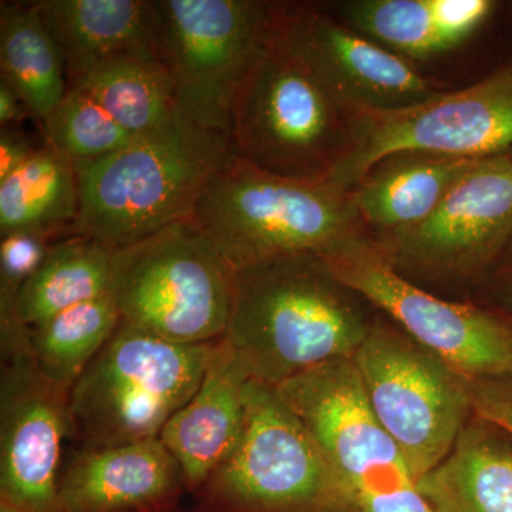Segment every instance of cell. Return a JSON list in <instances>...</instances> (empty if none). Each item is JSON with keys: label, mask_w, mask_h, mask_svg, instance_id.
Wrapping results in <instances>:
<instances>
[{"label": "cell", "mask_w": 512, "mask_h": 512, "mask_svg": "<svg viewBox=\"0 0 512 512\" xmlns=\"http://www.w3.org/2000/svg\"><path fill=\"white\" fill-rule=\"evenodd\" d=\"M0 69L42 123L70 90L62 53L33 2L2 3Z\"/></svg>", "instance_id": "cell-23"}, {"label": "cell", "mask_w": 512, "mask_h": 512, "mask_svg": "<svg viewBox=\"0 0 512 512\" xmlns=\"http://www.w3.org/2000/svg\"><path fill=\"white\" fill-rule=\"evenodd\" d=\"M510 156H511V158H512V150L510 151Z\"/></svg>", "instance_id": "cell-36"}, {"label": "cell", "mask_w": 512, "mask_h": 512, "mask_svg": "<svg viewBox=\"0 0 512 512\" xmlns=\"http://www.w3.org/2000/svg\"><path fill=\"white\" fill-rule=\"evenodd\" d=\"M471 407L480 417L512 439V376L468 380Z\"/></svg>", "instance_id": "cell-30"}, {"label": "cell", "mask_w": 512, "mask_h": 512, "mask_svg": "<svg viewBox=\"0 0 512 512\" xmlns=\"http://www.w3.org/2000/svg\"><path fill=\"white\" fill-rule=\"evenodd\" d=\"M360 301L319 255L269 259L235 272L225 339L252 380L276 387L353 359L373 325Z\"/></svg>", "instance_id": "cell-1"}, {"label": "cell", "mask_w": 512, "mask_h": 512, "mask_svg": "<svg viewBox=\"0 0 512 512\" xmlns=\"http://www.w3.org/2000/svg\"><path fill=\"white\" fill-rule=\"evenodd\" d=\"M113 255L114 249L82 235L53 242L16 296L20 322L35 328L64 309L109 293Z\"/></svg>", "instance_id": "cell-24"}, {"label": "cell", "mask_w": 512, "mask_h": 512, "mask_svg": "<svg viewBox=\"0 0 512 512\" xmlns=\"http://www.w3.org/2000/svg\"><path fill=\"white\" fill-rule=\"evenodd\" d=\"M476 161L421 151L384 157L350 190L363 227L382 235L426 220Z\"/></svg>", "instance_id": "cell-19"}, {"label": "cell", "mask_w": 512, "mask_h": 512, "mask_svg": "<svg viewBox=\"0 0 512 512\" xmlns=\"http://www.w3.org/2000/svg\"><path fill=\"white\" fill-rule=\"evenodd\" d=\"M342 15L349 28L409 62L441 53L430 0H356Z\"/></svg>", "instance_id": "cell-26"}, {"label": "cell", "mask_w": 512, "mask_h": 512, "mask_svg": "<svg viewBox=\"0 0 512 512\" xmlns=\"http://www.w3.org/2000/svg\"><path fill=\"white\" fill-rule=\"evenodd\" d=\"M508 301H510V305H511V308H512V288H511V291H510V299H508Z\"/></svg>", "instance_id": "cell-34"}, {"label": "cell", "mask_w": 512, "mask_h": 512, "mask_svg": "<svg viewBox=\"0 0 512 512\" xmlns=\"http://www.w3.org/2000/svg\"><path fill=\"white\" fill-rule=\"evenodd\" d=\"M32 116L18 93L0 77V127H20L26 117Z\"/></svg>", "instance_id": "cell-32"}, {"label": "cell", "mask_w": 512, "mask_h": 512, "mask_svg": "<svg viewBox=\"0 0 512 512\" xmlns=\"http://www.w3.org/2000/svg\"><path fill=\"white\" fill-rule=\"evenodd\" d=\"M350 119L302 67L271 49L232 113L234 157L289 180L328 183L349 146Z\"/></svg>", "instance_id": "cell-9"}, {"label": "cell", "mask_w": 512, "mask_h": 512, "mask_svg": "<svg viewBox=\"0 0 512 512\" xmlns=\"http://www.w3.org/2000/svg\"><path fill=\"white\" fill-rule=\"evenodd\" d=\"M232 284L231 266L191 220L114 251L110 293L120 319L168 342L224 338Z\"/></svg>", "instance_id": "cell-5"}, {"label": "cell", "mask_w": 512, "mask_h": 512, "mask_svg": "<svg viewBox=\"0 0 512 512\" xmlns=\"http://www.w3.org/2000/svg\"><path fill=\"white\" fill-rule=\"evenodd\" d=\"M0 348V500L60 512L63 443L72 439L69 393L40 375L15 311L0 312Z\"/></svg>", "instance_id": "cell-13"}, {"label": "cell", "mask_w": 512, "mask_h": 512, "mask_svg": "<svg viewBox=\"0 0 512 512\" xmlns=\"http://www.w3.org/2000/svg\"><path fill=\"white\" fill-rule=\"evenodd\" d=\"M0 512H29L16 507V505L8 503V501L0 500Z\"/></svg>", "instance_id": "cell-33"}, {"label": "cell", "mask_w": 512, "mask_h": 512, "mask_svg": "<svg viewBox=\"0 0 512 512\" xmlns=\"http://www.w3.org/2000/svg\"><path fill=\"white\" fill-rule=\"evenodd\" d=\"M488 0H430L431 16L441 53L468 39L490 16Z\"/></svg>", "instance_id": "cell-29"}, {"label": "cell", "mask_w": 512, "mask_h": 512, "mask_svg": "<svg viewBox=\"0 0 512 512\" xmlns=\"http://www.w3.org/2000/svg\"><path fill=\"white\" fill-rule=\"evenodd\" d=\"M195 493L204 512H353L298 414L252 379L241 439Z\"/></svg>", "instance_id": "cell-6"}, {"label": "cell", "mask_w": 512, "mask_h": 512, "mask_svg": "<svg viewBox=\"0 0 512 512\" xmlns=\"http://www.w3.org/2000/svg\"><path fill=\"white\" fill-rule=\"evenodd\" d=\"M184 488L183 471L158 437L80 448L60 476V512L156 511Z\"/></svg>", "instance_id": "cell-16"}, {"label": "cell", "mask_w": 512, "mask_h": 512, "mask_svg": "<svg viewBox=\"0 0 512 512\" xmlns=\"http://www.w3.org/2000/svg\"><path fill=\"white\" fill-rule=\"evenodd\" d=\"M508 249H510V252L512 254V242H511L510 248H508Z\"/></svg>", "instance_id": "cell-35"}, {"label": "cell", "mask_w": 512, "mask_h": 512, "mask_svg": "<svg viewBox=\"0 0 512 512\" xmlns=\"http://www.w3.org/2000/svg\"><path fill=\"white\" fill-rule=\"evenodd\" d=\"M319 256L340 282L468 380L512 376V325L504 319L430 295L400 274L365 234Z\"/></svg>", "instance_id": "cell-11"}, {"label": "cell", "mask_w": 512, "mask_h": 512, "mask_svg": "<svg viewBox=\"0 0 512 512\" xmlns=\"http://www.w3.org/2000/svg\"><path fill=\"white\" fill-rule=\"evenodd\" d=\"M53 238L33 232L5 235L0 242V311L15 309L22 285L35 274Z\"/></svg>", "instance_id": "cell-28"}, {"label": "cell", "mask_w": 512, "mask_h": 512, "mask_svg": "<svg viewBox=\"0 0 512 512\" xmlns=\"http://www.w3.org/2000/svg\"><path fill=\"white\" fill-rule=\"evenodd\" d=\"M272 46L302 67L350 116L403 109L446 92L409 60L316 6L278 3Z\"/></svg>", "instance_id": "cell-14"}, {"label": "cell", "mask_w": 512, "mask_h": 512, "mask_svg": "<svg viewBox=\"0 0 512 512\" xmlns=\"http://www.w3.org/2000/svg\"><path fill=\"white\" fill-rule=\"evenodd\" d=\"M76 168L49 143L0 181V237L72 232L79 215Z\"/></svg>", "instance_id": "cell-22"}, {"label": "cell", "mask_w": 512, "mask_h": 512, "mask_svg": "<svg viewBox=\"0 0 512 512\" xmlns=\"http://www.w3.org/2000/svg\"><path fill=\"white\" fill-rule=\"evenodd\" d=\"M55 37L69 89L111 57L156 49L157 0L33 2Z\"/></svg>", "instance_id": "cell-18"}, {"label": "cell", "mask_w": 512, "mask_h": 512, "mask_svg": "<svg viewBox=\"0 0 512 512\" xmlns=\"http://www.w3.org/2000/svg\"><path fill=\"white\" fill-rule=\"evenodd\" d=\"M191 221L234 274L281 256L323 254L365 228L350 191L278 177L237 158L205 187Z\"/></svg>", "instance_id": "cell-3"}, {"label": "cell", "mask_w": 512, "mask_h": 512, "mask_svg": "<svg viewBox=\"0 0 512 512\" xmlns=\"http://www.w3.org/2000/svg\"><path fill=\"white\" fill-rule=\"evenodd\" d=\"M43 124L46 143L74 165L119 153L137 138L79 89H70Z\"/></svg>", "instance_id": "cell-27"}, {"label": "cell", "mask_w": 512, "mask_h": 512, "mask_svg": "<svg viewBox=\"0 0 512 512\" xmlns=\"http://www.w3.org/2000/svg\"><path fill=\"white\" fill-rule=\"evenodd\" d=\"M212 345L168 342L120 320L69 390L70 440L89 450L156 439L200 387Z\"/></svg>", "instance_id": "cell-4"}, {"label": "cell", "mask_w": 512, "mask_h": 512, "mask_svg": "<svg viewBox=\"0 0 512 512\" xmlns=\"http://www.w3.org/2000/svg\"><path fill=\"white\" fill-rule=\"evenodd\" d=\"M417 488L434 512H512L511 437L474 416Z\"/></svg>", "instance_id": "cell-20"}, {"label": "cell", "mask_w": 512, "mask_h": 512, "mask_svg": "<svg viewBox=\"0 0 512 512\" xmlns=\"http://www.w3.org/2000/svg\"><path fill=\"white\" fill-rule=\"evenodd\" d=\"M247 366L227 339L215 340L200 387L161 430L188 490L197 491L237 447L244 431Z\"/></svg>", "instance_id": "cell-17"}, {"label": "cell", "mask_w": 512, "mask_h": 512, "mask_svg": "<svg viewBox=\"0 0 512 512\" xmlns=\"http://www.w3.org/2000/svg\"><path fill=\"white\" fill-rule=\"evenodd\" d=\"M276 389L318 443L353 512H434L370 410L352 359L315 367Z\"/></svg>", "instance_id": "cell-8"}, {"label": "cell", "mask_w": 512, "mask_h": 512, "mask_svg": "<svg viewBox=\"0 0 512 512\" xmlns=\"http://www.w3.org/2000/svg\"><path fill=\"white\" fill-rule=\"evenodd\" d=\"M73 89L99 103L134 137L154 133L181 114L173 80L154 47L111 57Z\"/></svg>", "instance_id": "cell-21"}, {"label": "cell", "mask_w": 512, "mask_h": 512, "mask_svg": "<svg viewBox=\"0 0 512 512\" xmlns=\"http://www.w3.org/2000/svg\"><path fill=\"white\" fill-rule=\"evenodd\" d=\"M276 9L259 0H157L156 52L184 117L229 137L238 94L271 49Z\"/></svg>", "instance_id": "cell-7"}, {"label": "cell", "mask_w": 512, "mask_h": 512, "mask_svg": "<svg viewBox=\"0 0 512 512\" xmlns=\"http://www.w3.org/2000/svg\"><path fill=\"white\" fill-rule=\"evenodd\" d=\"M352 362L370 410L419 480L451 453L470 421L467 377L383 320L373 322Z\"/></svg>", "instance_id": "cell-10"}, {"label": "cell", "mask_w": 512, "mask_h": 512, "mask_svg": "<svg viewBox=\"0 0 512 512\" xmlns=\"http://www.w3.org/2000/svg\"><path fill=\"white\" fill-rule=\"evenodd\" d=\"M512 150V63L480 82L390 111L355 114L349 146L328 183L350 191L384 157L402 151L480 160Z\"/></svg>", "instance_id": "cell-12"}, {"label": "cell", "mask_w": 512, "mask_h": 512, "mask_svg": "<svg viewBox=\"0 0 512 512\" xmlns=\"http://www.w3.org/2000/svg\"><path fill=\"white\" fill-rule=\"evenodd\" d=\"M400 272L470 276L512 242V158H480L461 175L426 220L375 239Z\"/></svg>", "instance_id": "cell-15"}, {"label": "cell", "mask_w": 512, "mask_h": 512, "mask_svg": "<svg viewBox=\"0 0 512 512\" xmlns=\"http://www.w3.org/2000/svg\"><path fill=\"white\" fill-rule=\"evenodd\" d=\"M39 147L20 127L0 128V181L26 163Z\"/></svg>", "instance_id": "cell-31"}, {"label": "cell", "mask_w": 512, "mask_h": 512, "mask_svg": "<svg viewBox=\"0 0 512 512\" xmlns=\"http://www.w3.org/2000/svg\"><path fill=\"white\" fill-rule=\"evenodd\" d=\"M234 160L228 136L178 114L119 153L74 165L80 207L73 235L116 251L191 220L205 187Z\"/></svg>", "instance_id": "cell-2"}, {"label": "cell", "mask_w": 512, "mask_h": 512, "mask_svg": "<svg viewBox=\"0 0 512 512\" xmlns=\"http://www.w3.org/2000/svg\"><path fill=\"white\" fill-rule=\"evenodd\" d=\"M111 293L64 309L29 330V349L40 375L69 393L120 323Z\"/></svg>", "instance_id": "cell-25"}]
</instances>
